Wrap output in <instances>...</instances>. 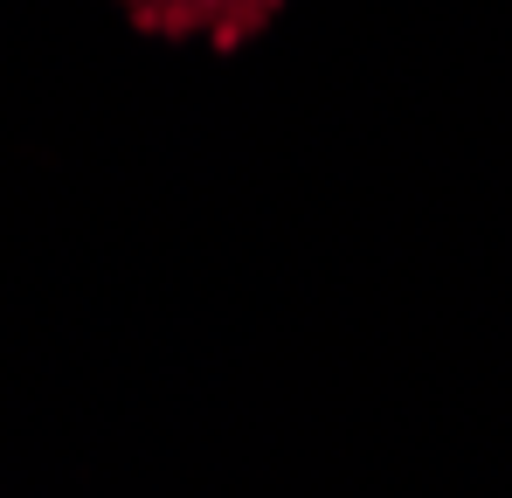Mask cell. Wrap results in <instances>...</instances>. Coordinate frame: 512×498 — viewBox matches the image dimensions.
Returning a JSON list of instances; mask_svg holds the SVG:
<instances>
[{
  "instance_id": "cell-1",
  "label": "cell",
  "mask_w": 512,
  "mask_h": 498,
  "mask_svg": "<svg viewBox=\"0 0 512 498\" xmlns=\"http://www.w3.org/2000/svg\"><path fill=\"white\" fill-rule=\"evenodd\" d=\"M132 14V28L160 35V42H208V49H243L256 42L284 0H118Z\"/></svg>"
}]
</instances>
